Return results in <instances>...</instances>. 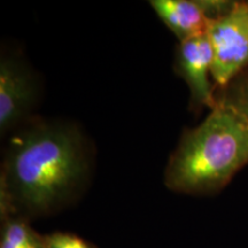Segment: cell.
<instances>
[{"label":"cell","instance_id":"obj_1","mask_svg":"<svg viewBox=\"0 0 248 248\" xmlns=\"http://www.w3.org/2000/svg\"><path fill=\"white\" fill-rule=\"evenodd\" d=\"M86 142L76 126L35 122L9 141L0 175V215L52 213L88 179Z\"/></svg>","mask_w":248,"mask_h":248},{"label":"cell","instance_id":"obj_2","mask_svg":"<svg viewBox=\"0 0 248 248\" xmlns=\"http://www.w3.org/2000/svg\"><path fill=\"white\" fill-rule=\"evenodd\" d=\"M248 164V117L231 104L217 99L209 115L183 133L170 156L164 182L185 194L221 191Z\"/></svg>","mask_w":248,"mask_h":248},{"label":"cell","instance_id":"obj_3","mask_svg":"<svg viewBox=\"0 0 248 248\" xmlns=\"http://www.w3.org/2000/svg\"><path fill=\"white\" fill-rule=\"evenodd\" d=\"M206 35L213 52V82L223 90L248 67V2L234 1L210 20Z\"/></svg>","mask_w":248,"mask_h":248},{"label":"cell","instance_id":"obj_4","mask_svg":"<svg viewBox=\"0 0 248 248\" xmlns=\"http://www.w3.org/2000/svg\"><path fill=\"white\" fill-rule=\"evenodd\" d=\"M213 52L206 33L179 43L176 53V70L191 92L193 106L198 109L217 104V93L212 77Z\"/></svg>","mask_w":248,"mask_h":248},{"label":"cell","instance_id":"obj_5","mask_svg":"<svg viewBox=\"0 0 248 248\" xmlns=\"http://www.w3.org/2000/svg\"><path fill=\"white\" fill-rule=\"evenodd\" d=\"M224 0H152V8L179 43L206 33L210 20L231 8Z\"/></svg>","mask_w":248,"mask_h":248},{"label":"cell","instance_id":"obj_6","mask_svg":"<svg viewBox=\"0 0 248 248\" xmlns=\"http://www.w3.org/2000/svg\"><path fill=\"white\" fill-rule=\"evenodd\" d=\"M36 98L32 76L20 61L2 57L0 61V132L4 135L29 114Z\"/></svg>","mask_w":248,"mask_h":248},{"label":"cell","instance_id":"obj_7","mask_svg":"<svg viewBox=\"0 0 248 248\" xmlns=\"http://www.w3.org/2000/svg\"><path fill=\"white\" fill-rule=\"evenodd\" d=\"M0 248H44L43 235L31 228L26 217H1Z\"/></svg>","mask_w":248,"mask_h":248},{"label":"cell","instance_id":"obj_8","mask_svg":"<svg viewBox=\"0 0 248 248\" xmlns=\"http://www.w3.org/2000/svg\"><path fill=\"white\" fill-rule=\"evenodd\" d=\"M217 99L229 102L248 117V67L225 89L217 92Z\"/></svg>","mask_w":248,"mask_h":248},{"label":"cell","instance_id":"obj_9","mask_svg":"<svg viewBox=\"0 0 248 248\" xmlns=\"http://www.w3.org/2000/svg\"><path fill=\"white\" fill-rule=\"evenodd\" d=\"M43 244L44 248H97L78 235L60 231L43 235Z\"/></svg>","mask_w":248,"mask_h":248}]
</instances>
